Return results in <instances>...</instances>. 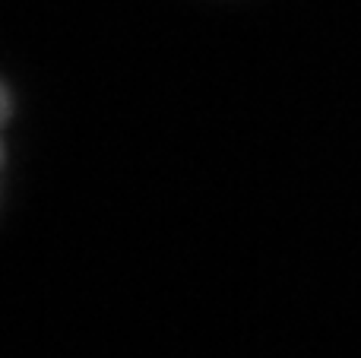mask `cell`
<instances>
[{"label":"cell","instance_id":"cell-1","mask_svg":"<svg viewBox=\"0 0 361 358\" xmlns=\"http://www.w3.org/2000/svg\"><path fill=\"white\" fill-rule=\"evenodd\" d=\"M10 114H13V95H10V89L0 82V130L6 127ZM0 165H4V143H0Z\"/></svg>","mask_w":361,"mask_h":358}]
</instances>
